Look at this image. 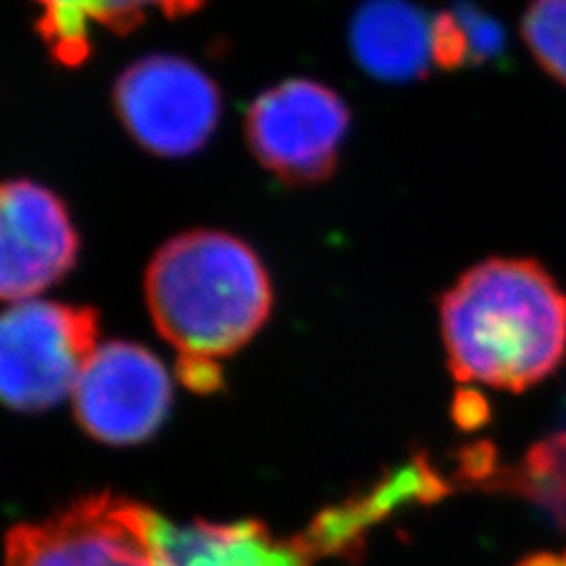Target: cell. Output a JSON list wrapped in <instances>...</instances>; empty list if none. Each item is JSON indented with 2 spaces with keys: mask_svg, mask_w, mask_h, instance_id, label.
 <instances>
[{
  "mask_svg": "<svg viewBox=\"0 0 566 566\" xmlns=\"http://www.w3.org/2000/svg\"><path fill=\"white\" fill-rule=\"evenodd\" d=\"M439 322L460 382L524 392L566 357V293L528 258L474 264L441 295Z\"/></svg>",
  "mask_w": 566,
  "mask_h": 566,
  "instance_id": "1",
  "label": "cell"
},
{
  "mask_svg": "<svg viewBox=\"0 0 566 566\" xmlns=\"http://www.w3.org/2000/svg\"><path fill=\"white\" fill-rule=\"evenodd\" d=\"M147 305L177 361H212L241 349L270 318L268 270L245 241L197 229L170 239L145 279Z\"/></svg>",
  "mask_w": 566,
  "mask_h": 566,
  "instance_id": "2",
  "label": "cell"
},
{
  "mask_svg": "<svg viewBox=\"0 0 566 566\" xmlns=\"http://www.w3.org/2000/svg\"><path fill=\"white\" fill-rule=\"evenodd\" d=\"M97 331L93 307L27 300L0 312V401L33 413L74 395Z\"/></svg>",
  "mask_w": 566,
  "mask_h": 566,
  "instance_id": "3",
  "label": "cell"
},
{
  "mask_svg": "<svg viewBox=\"0 0 566 566\" xmlns=\"http://www.w3.org/2000/svg\"><path fill=\"white\" fill-rule=\"evenodd\" d=\"M158 515L114 493L85 495L6 536L3 566H161Z\"/></svg>",
  "mask_w": 566,
  "mask_h": 566,
  "instance_id": "4",
  "label": "cell"
},
{
  "mask_svg": "<svg viewBox=\"0 0 566 566\" xmlns=\"http://www.w3.org/2000/svg\"><path fill=\"white\" fill-rule=\"evenodd\" d=\"M114 106L142 149L180 158L208 145L220 123L222 97L201 66L177 55H149L123 71Z\"/></svg>",
  "mask_w": 566,
  "mask_h": 566,
  "instance_id": "5",
  "label": "cell"
},
{
  "mask_svg": "<svg viewBox=\"0 0 566 566\" xmlns=\"http://www.w3.org/2000/svg\"><path fill=\"white\" fill-rule=\"evenodd\" d=\"M349 109L312 78L281 81L248 109L245 137L258 161L291 185L322 182L338 166Z\"/></svg>",
  "mask_w": 566,
  "mask_h": 566,
  "instance_id": "6",
  "label": "cell"
},
{
  "mask_svg": "<svg viewBox=\"0 0 566 566\" xmlns=\"http://www.w3.org/2000/svg\"><path fill=\"white\" fill-rule=\"evenodd\" d=\"M172 401L166 366L133 343H106L95 349L74 387L81 428L106 444L128 447L161 428Z\"/></svg>",
  "mask_w": 566,
  "mask_h": 566,
  "instance_id": "7",
  "label": "cell"
},
{
  "mask_svg": "<svg viewBox=\"0 0 566 566\" xmlns=\"http://www.w3.org/2000/svg\"><path fill=\"white\" fill-rule=\"evenodd\" d=\"M78 232L57 193L31 180L0 182V300L27 303L64 279Z\"/></svg>",
  "mask_w": 566,
  "mask_h": 566,
  "instance_id": "8",
  "label": "cell"
},
{
  "mask_svg": "<svg viewBox=\"0 0 566 566\" xmlns=\"http://www.w3.org/2000/svg\"><path fill=\"white\" fill-rule=\"evenodd\" d=\"M156 545L161 566H312L305 541L276 538L253 520L212 524H172L156 520Z\"/></svg>",
  "mask_w": 566,
  "mask_h": 566,
  "instance_id": "9",
  "label": "cell"
},
{
  "mask_svg": "<svg viewBox=\"0 0 566 566\" xmlns=\"http://www.w3.org/2000/svg\"><path fill=\"white\" fill-rule=\"evenodd\" d=\"M434 20L411 0H366L349 24V45L374 78L403 83L434 62Z\"/></svg>",
  "mask_w": 566,
  "mask_h": 566,
  "instance_id": "10",
  "label": "cell"
},
{
  "mask_svg": "<svg viewBox=\"0 0 566 566\" xmlns=\"http://www.w3.org/2000/svg\"><path fill=\"white\" fill-rule=\"evenodd\" d=\"M41 8L39 35L50 57L62 66H81L93 55V31L128 33L151 14L185 17L203 0H31Z\"/></svg>",
  "mask_w": 566,
  "mask_h": 566,
  "instance_id": "11",
  "label": "cell"
},
{
  "mask_svg": "<svg viewBox=\"0 0 566 566\" xmlns=\"http://www.w3.org/2000/svg\"><path fill=\"white\" fill-rule=\"evenodd\" d=\"M430 489L424 470L418 465L403 468L361 495H352L345 503L322 510L314 522L300 534L314 559L322 557H357L366 531L380 522L389 510L409 495Z\"/></svg>",
  "mask_w": 566,
  "mask_h": 566,
  "instance_id": "12",
  "label": "cell"
},
{
  "mask_svg": "<svg viewBox=\"0 0 566 566\" xmlns=\"http://www.w3.org/2000/svg\"><path fill=\"white\" fill-rule=\"evenodd\" d=\"M434 64L480 66L505 55L507 35L499 20L474 3H455L434 17Z\"/></svg>",
  "mask_w": 566,
  "mask_h": 566,
  "instance_id": "13",
  "label": "cell"
},
{
  "mask_svg": "<svg viewBox=\"0 0 566 566\" xmlns=\"http://www.w3.org/2000/svg\"><path fill=\"white\" fill-rule=\"evenodd\" d=\"M522 31L541 66L566 83V0H534L524 14Z\"/></svg>",
  "mask_w": 566,
  "mask_h": 566,
  "instance_id": "14",
  "label": "cell"
}]
</instances>
